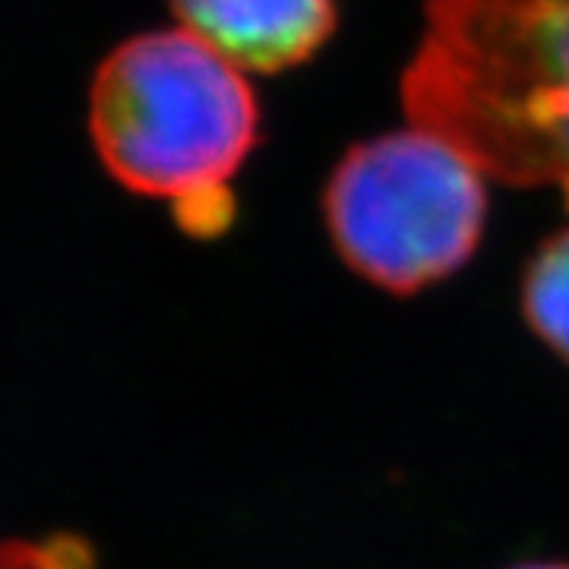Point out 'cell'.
<instances>
[{
	"label": "cell",
	"instance_id": "cell-7",
	"mask_svg": "<svg viewBox=\"0 0 569 569\" xmlns=\"http://www.w3.org/2000/svg\"><path fill=\"white\" fill-rule=\"evenodd\" d=\"M512 569H569V563H522V567Z\"/></svg>",
	"mask_w": 569,
	"mask_h": 569
},
{
	"label": "cell",
	"instance_id": "cell-5",
	"mask_svg": "<svg viewBox=\"0 0 569 569\" xmlns=\"http://www.w3.org/2000/svg\"><path fill=\"white\" fill-rule=\"evenodd\" d=\"M519 301L531 332L569 365V228L538 247Z\"/></svg>",
	"mask_w": 569,
	"mask_h": 569
},
{
	"label": "cell",
	"instance_id": "cell-3",
	"mask_svg": "<svg viewBox=\"0 0 569 569\" xmlns=\"http://www.w3.org/2000/svg\"><path fill=\"white\" fill-rule=\"evenodd\" d=\"M323 212L348 269L389 295H415L471 260L488 222V187L456 146L411 127L348 149Z\"/></svg>",
	"mask_w": 569,
	"mask_h": 569
},
{
	"label": "cell",
	"instance_id": "cell-2",
	"mask_svg": "<svg viewBox=\"0 0 569 569\" xmlns=\"http://www.w3.org/2000/svg\"><path fill=\"white\" fill-rule=\"evenodd\" d=\"M244 73L187 29L121 41L89 86V137L114 181L178 209L193 234L231 222L228 183L257 142Z\"/></svg>",
	"mask_w": 569,
	"mask_h": 569
},
{
	"label": "cell",
	"instance_id": "cell-6",
	"mask_svg": "<svg viewBox=\"0 0 569 569\" xmlns=\"http://www.w3.org/2000/svg\"><path fill=\"white\" fill-rule=\"evenodd\" d=\"M0 569H96V553L77 535L7 541L0 545Z\"/></svg>",
	"mask_w": 569,
	"mask_h": 569
},
{
	"label": "cell",
	"instance_id": "cell-1",
	"mask_svg": "<svg viewBox=\"0 0 569 569\" xmlns=\"http://www.w3.org/2000/svg\"><path fill=\"white\" fill-rule=\"evenodd\" d=\"M402 77L411 127L485 178L569 200V0H427Z\"/></svg>",
	"mask_w": 569,
	"mask_h": 569
},
{
	"label": "cell",
	"instance_id": "cell-4",
	"mask_svg": "<svg viewBox=\"0 0 569 569\" xmlns=\"http://www.w3.org/2000/svg\"><path fill=\"white\" fill-rule=\"evenodd\" d=\"M171 10L181 29L253 73L305 63L336 29V0H171Z\"/></svg>",
	"mask_w": 569,
	"mask_h": 569
}]
</instances>
